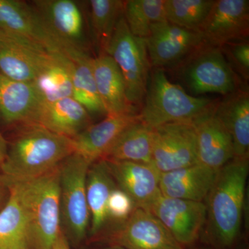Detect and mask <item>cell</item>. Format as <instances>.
Segmentation results:
<instances>
[{
  "label": "cell",
  "mask_w": 249,
  "mask_h": 249,
  "mask_svg": "<svg viewBox=\"0 0 249 249\" xmlns=\"http://www.w3.org/2000/svg\"><path fill=\"white\" fill-rule=\"evenodd\" d=\"M44 103L34 82L10 79L0 73V119L6 124H35Z\"/></svg>",
  "instance_id": "cell-18"
},
{
  "label": "cell",
  "mask_w": 249,
  "mask_h": 249,
  "mask_svg": "<svg viewBox=\"0 0 249 249\" xmlns=\"http://www.w3.org/2000/svg\"><path fill=\"white\" fill-rule=\"evenodd\" d=\"M116 188L107 162L98 160L90 165L87 175L86 195L90 215V232L96 235L102 230L108 217L107 203Z\"/></svg>",
  "instance_id": "cell-25"
},
{
  "label": "cell",
  "mask_w": 249,
  "mask_h": 249,
  "mask_svg": "<svg viewBox=\"0 0 249 249\" xmlns=\"http://www.w3.org/2000/svg\"><path fill=\"white\" fill-rule=\"evenodd\" d=\"M46 27L67 55L74 52L89 54L91 37L87 16L73 0L31 1Z\"/></svg>",
  "instance_id": "cell-8"
},
{
  "label": "cell",
  "mask_w": 249,
  "mask_h": 249,
  "mask_svg": "<svg viewBox=\"0 0 249 249\" xmlns=\"http://www.w3.org/2000/svg\"><path fill=\"white\" fill-rule=\"evenodd\" d=\"M9 196V191L7 188L0 182V211L4 207Z\"/></svg>",
  "instance_id": "cell-35"
},
{
  "label": "cell",
  "mask_w": 249,
  "mask_h": 249,
  "mask_svg": "<svg viewBox=\"0 0 249 249\" xmlns=\"http://www.w3.org/2000/svg\"><path fill=\"white\" fill-rule=\"evenodd\" d=\"M106 54L120 70L129 104L136 109L141 108L146 93L151 65L145 39L132 35L124 13L116 24Z\"/></svg>",
  "instance_id": "cell-6"
},
{
  "label": "cell",
  "mask_w": 249,
  "mask_h": 249,
  "mask_svg": "<svg viewBox=\"0 0 249 249\" xmlns=\"http://www.w3.org/2000/svg\"><path fill=\"white\" fill-rule=\"evenodd\" d=\"M67 55L71 61L72 97L86 109L90 116H107L93 77L92 57L78 52Z\"/></svg>",
  "instance_id": "cell-29"
},
{
  "label": "cell",
  "mask_w": 249,
  "mask_h": 249,
  "mask_svg": "<svg viewBox=\"0 0 249 249\" xmlns=\"http://www.w3.org/2000/svg\"><path fill=\"white\" fill-rule=\"evenodd\" d=\"M214 114L231 137L235 158H249V93L239 89L219 100Z\"/></svg>",
  "instance_id": "cell-23"
},
{
  "label": "cell",
  "mask_w": 249,
  "mask_h": 249,
  "mask_svg": "<svg viewBox=\"0 0 249 249\" xmlns=\"http://www.w3.org/2000/svg\"><path fill=\"white\" fill-rule=\"evenodd\" d=\"M0 29L7 35L38 44L51 53H65L31 3L0 0Z\"/></svg>",
  "instance_id": "cell-15"
},
{
  "label": "cell",
  "mask_w": 249,
  "mask_h": 249,
  "mask_svg": "<svg viewBox=\"0 0 249 249\" xmlns=\"http://www.w3.org/2000/svg\"><path fill=\"white\" fill-rule=\"evenodd\" d=\"M91 165L78 154L73 153L59 165L60 217L67 233L75 242L85 238L89 227L86 181Z\"/></svg>",
  "instance_id": "cell-7"
},
{
  "label": "cell",
  "mask_w": 249,
  "mask_h": 249,
  "mask_svg": "<svg viewBox=\"0 0 249 249\" xmlns=\"http://www.w3.org/2000/svg\"><path fill=\"white\" fill-rule=\"evenodd\" d=\"M88 19L90 37L98 55L106 54L116 24L124 13V1L90 0L88 3Z\"/></svg>",
  "instance_id": "cell-27"
},
{
  "label": "cell",
  "mask_w": 249,
  "mask_h": 249,
  "mask_svg": "<svg viewBox=\"0 0 249 249\" xmlns=\"http://www.w3.org/2000/svg\"><path fill=\"white\" fill-rule=\"evenodd\" d=\"M196 163L194 122L171 123L154 128L152 164L160 173Z\"/></svg>",
  "instance_id": "cell-9"
},
{
  "label": "cell",
  "mask_w": 249,
  "mask_h": 249,
  "mask_svg": "<svg viewBox=\"0 0 249 249\" xmlns=\"http://www.w3.org/2000/svg\"><path fill=\"white\" fill-rule=\"evenodd\" d=\"M7 149V142L0 132V165L1 164L5 157H6Z\"/></svg>",
  "instance_id": "cell-36"
},
{
  "label": "cell",
  "mask_w": 249,
  "mask_h": 249,
  "mask_svg": "<svg viewBox=\"0 0 249 249\" xmlns=\"http://www.w3.org/2000/svg\"><path fill=\"white\" fill-rule=\"evenodd\" d=\"M139 120L138 114H109L71 139L74 153L92 164L102 160L121 133Z\"/></svg>",
  "instance_id": "cell-20"
},
{
  "label": "cell",
  "mask_w": 249,
  "mask_h": 249,
  "mask_svg": "<svg viewBox=\"0 0 249 249\" xmlns=\"http://www.w3.org/2000/svg\"><path fill=\"white\" fill-rule=\"evenodd\" d=\"M221 49L232 70H237L244 79L249 80V40L227 44Z\"/></svg>",
  "instance_id": "cell-32"
},
{
  "label": "cell",
  "mask_w": 249,
  "mask_h": 249,
  "mask_svg": "<svg viewBox=\"0 0 249 249\" xmlns=\"http://www.w3.org/2000/svg\"><path fill=\"white\" fill-rule=\"evenodd\" d=\"M103 249H124L122 248V247H118V246H112L111 247H108V248Z\"/></svg>",
  "instance_id": "cell-38"
},
{
  "label": "cell",
  "mask_w": 249,
  "mask_h": 249,
  "mask_svg": "<svg viewBox=\"0 0 249 249\" xmlns=\"http://www.w3.org/2000/svg\"><path fill=\"white\" fill-rule=\"evenodd\" d=\"M26 127L8 147L0 165V178L28 181L40 178L74 153L71 139L37 124Z\"/></svg>",
  "instance_id": "cell-2"
},
{
  "label": "cell",
  "mask_w": 249,
  "mask_h": 249,
  "mask_svg": "<svg viewBox=\"0 0 249 249\" xmlns=\"http://www.w3.org/2000/svg\"><path fill=\"white\" fill-rule=\"evenodd\" d=\"M181 245H191L200 235L207 209L202 201L184 200L160 195L150 211Z\"/></svg>",
  "instance_id": "cell-12"
},
{
  "label": "cell",
  "mask_w": 249,
  "mask_h": 249,
  "mask_svg": "<svg viewBox=\"0 0 249 249\" xmlns=\"http://www.w3.org/2000/svg\"><path fill=\"white\" fill-rule=\"evenodd\" d=\"M124 17L132 35L146 39L152 26L164 22V0L124 1Z\"/></svg>",
  "instance_id": "cell-30"
},
{
  "label": "cell",
  "mask_w": 249,
  "mask_h": 249,
  "mask_svg": "<svg viewBox=\"0 0 249 249\" xmlns=\"http://www.w3.org/2000/svg\"><path fill=\"white\" fill-rule=\"evenodd\" d=\"M206 249V248H197V249Z\"/></svg>",
  "instance_id": "cell-39"
},
{
  "label": "cell",
  "mask_w": 249,
  "mask_h": 249,
  "mask_svg": "<svg viewBox=\"0 0 249 249\" xmlns=\"http://www.w3.org/2000/svg\"><path fill=\"white\" fill-rule=\"evenodd\" d=\"M171 70L193 96L210 93L224 96L241 88L240 77L222 49L206 42Z\"/></svg>",
  "instance_id": "cell-4"
},
{
  "label": "cell",
  "mask_w": 249,
  "mask_h": 249,
  "mask_svg": "<svg viewBox=\"0 0 249 249\" xmlns=\"http://www.w3.org/2000/svg\"><path fill=\"white\" fill-rule=\"evenodd\" d=\"M214 109L194 124L197 163L218 172L235 158V154L231 137L214 114Z\"/></svg>",
  "instance_id": "cell-19"
},
{
  "label": "cell",
  "mask_w": 249,
  "mask_h": 249,
  "mask_svg": "<svg viewBox=\"0 0 249 249\" xmlns=\"http://www.w3.org/2000/svg\"><path fill=\"white\" fill-rule=\"evenodd\" d=\"M153 135L154 128L139 119L124 129L102 160L152 163Z\"/></svg>",
  "instance_id": "cell-26"
},
{
  "label": "cell",
  "mask_w": 249,
  "mask_h": 249,
  "mask_svg": "<svg viewBox=\"0 0 249 249\" xmlns=\"http://www.w3.org/2000/svg\"><path fill=\"white\" fill-rule=\"evenodd\" d=\"M54 53L26 39L0 38V73L16 81L34 82Z\"/></svg>",
  "instance_id": "cell-14"
},
{
  "label": "cell",
  "mask_w": 249,
  "mask_h": 249,
  "mask_svg": "<svg viewBox=\"0 0 249 249\" xmlns=\"http://www.w3.org/2000/svg\"><path fill=\"white\" fill-rule=\"evenodd\" d=\"M218 172L196 164L160 174V194L167 197L202 201L209 196Z\"/></svg>",
  "instance_id": "cell-21"
},
{
  "label": "cell",
  "mask_w": 249,
  "mask_h": 249,
  "mask_svg": "<svg viewBox=\"0 0 249 249\" xmlns=\"http://www.w3.org/2000/svg\"><path fill=\"white\" fill-rule=\"evenodd\" d=\"M135 209L132 199L120 188L111 192L107 203L108 217L117 220H126Z\"/></svg>",
  "instance_id": "cell-33"
},
{
  "label": "cell",
  "mask_w": 249,
  "mask_h": 249,
  "mask_svg": "<svg viewBox=\"0 0 249 249\" xmlns=\"http://www.w3.org/2000/svg\"><path fill=\"white\" fill-rule=\"evenodd\" d=\"M106 161L114 182L128 195L135 208L150 211L160 194L161 173L152 163Z\"/></svg>",
  "instance_id": "cell-16"
},
{
  "label": "cell",
  "mask_w": 249,
  "mask_h": 249,
  "mask_svg": "<svg viewBox=\"0 0 249 249\" xmlns=\"http://www.w3.org/2000/svg\"><path fill=\"white\" fill-rule=\"evenodd\" d=\"M249 158H234L218 171L210 191L207 209V235L218 249L235 244L242 222Z\"/></svg>",
  "instance_id": "cell-1"
},
{
  "label": "cell",
  "mask_w": 249,
  "mask_h": 249,
  "mask_svg": "<svg viewBox=\"0 0 249 249\" xmlns=\"http://www.w3.org/2000/svg\"><path fill=\"white\" fill-rule=\"evenodd\" d=\"M204 42L197 31L178 27L168 21L153 24L145 39L150 65L160 70L175 68Z\"/></svg>",
  "instance_id": "cell-10"
},
{
  "label": "cell",
  "mask_w": 249,
  "mask_h": 249,
  "mask_svg": "<svg viewBox=\"0 0 249 249\" xmlns=\"http://www.w3.org/2000/svg\"><path fill=\"white\" fill-rule=\"evenodd\" d=\"M198 32L206 43L222 48L247 40L249 35V0H217Z\"/></svg>",
  "instance_id": "cell-11"
},
{
  "label": "cell",
  "mask_w": 249,
  "mask_h": 249,
  "mask_svg": "<svg viewBox=\"0 0 249 249\" xmlns=\"http://www.w3.org/2000/svg\"><path fill=\"white\" fill-rule=\"evenodd\" d=\"M34 83L44 104L72 97L71 59L65 53H54Z\"/></svg>",
  "instance_id": "cell-28"
},
{
  "label": "cell",
  "mask_w": 249,
  "mask_h": 249,
  "mask_svg": "<svg viewBox=\"0 0 249 249\" xmlns=\"http://www.w3.org/2000/svg\"><path fill=\"white\" fill-rule=\"evenodd\" d=\"M111 239L124 249H183L160 219L140 208L134 209Z\"/></svg>",
  "instance_id": "cell-13"
},
{
  "label": "cell",
  "mask_w": 249,
  "mask_h": 249,
  "mask_svg": "<svg viewBox=\"0 0 249 249\" xmlns=\"http://www.w3.org/2000/svg\"><path fill=\"white\" fill-rule=\"evenodd\" d=\"M53 249H70L66 237L62 231L59 234L58 238L54 244Z\"/></svg>",
  "instance_id": "cell-34"
},
{
  "label": "cell",
  "mask_w": 249,
  "mask_h": 249,
  "mask_svg": "<svg viewBox=\"0 0 249 249\" xmlns=\"http://www.w3.org/2000/svg\"><path fill=\"white\" fill-rule=\"evenodd\" d=\"M24 181L29 214V249H53L62 231L59 166L43 176Z\"/></svg>",
  "instance_id": "cell-5"
},
{
  "label": "cell",
  "mask_w": 249,
  "mask_h": 249,
  "mask_svg": "<svg viewBox=\"0 0 249 249\" xmlns=\"http://www.w3.org/2000/svg\"></svg>",
  "instance_id": "cell-40"
},
{
  "label": "cell",
  "mask_w": 249,
  "mask_h": 249,
  "mask_svg": "<svg viewBox=\"0 0 249 249\" xmlns=\"http://www.w3.org/2000/svg\"><path fill=\"white\" fill-rule=\"evenodd\" d=\"M219 99L193 96L168 79L164 70L150 71L143 102L138 113L152 128L171 123L195 122L213 110Z\"/></svg>",
  "instance_id": "cell-3"
},
{
  "label": "cell",
  "mask_w": 249,
  "mask_h": 249,
  "mask_svg": "<svg viewBox=\"0 0 249 249\" xmlns=\"http://www.w3.org/2000/svg\"><path fill=\"white\" fill-rule=\"evenodd\" d=\"M91 124V116L86 109L73 97H67L44 104L35 124L73 139Z\"/></svg>",
  "instance_id": "cell-24"
},
{
  "label": "cell",
  "mask_w": 249,
  "mask_h": 249,
  "mask_svg": "<svg viewBox=\"0 0 249 249\" xmlns=\"http://www.w3.org/2000/svg\"><path fill=\"white\" fill-rule=\"evenodd\" d=\"M214 0H164L165 19L188 30L199 31Z\"/></svg>",
  "instance_id": "cell-31"
},
{
  "label": "cell",
  "mask_w": 249,
  "mask_h": 249,
  "mask_svg": "<svg viewBox=\"0 0 249 249\" xmlns=\"http://www.w3.org/2000/svg\"><path fill=\"white\" fill-rule=\"evenodd\" d=\"M9 191L0 211V249H29V214L24 181L0 178Z\"/></svg>",
  "instance_id": "cell-17"
},
{
  "label": "cell",
  "mask_w": 249,
  "mask_h": 249,
  "mask_svg": "<svg viewBox=\"0 0 249 249\" xmlns=\"http://www.w3.org/2000/svg\"><path fill=\"white\" fill-rule=\"evenodd\" d=\"M8 36H11L7 35V34H5V33L3 32V31L0 29V38H4V37H8Z\"/></svg>",
  "instance_id": "cell-37"
},
{
  "label": "cell",
  "mask_w": 249,
  "mask_h": 249,
  "mask_svg": "<svg viewBox=\"0 0 249 249\" xmlns=\"http://www.w3.org/2000/svg\"><path fill=\"white\" fill-rule=\"evenodd\" d=\"M91 67L98 93L107 115L138 114L127 101L122 74L107 54L92 57Z\"/></svg>",
  "instance_id": "cell-22"
}]
</instances>
